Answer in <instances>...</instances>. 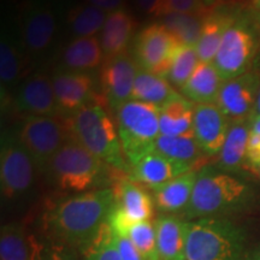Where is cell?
I'll return each instance as SVG.
<instances>
[{
    "mask_svg": "<svg viewBox=\"0 0 260 260\" xmlns=\"http://www.w3.org/2000/svg\"><path fill=\"white\" fill-rule=\"evenodd\" d=\"M126 236L132 240L144 260H159L154 222L146 220L135 223L130 226Z\"/></svg>",
    "mask_w": 260,
    "mask_h": 260,
    "instance_id": "836d02e7",
    "label": "cell"
},
{
    "mask_svg": "<svg viewBox=\"0 0 260 260\" xmlns=\"http://www.w3.org/2000/svg\"><path fill=\"white\" fill-rule=\"evenodd\" d=\"M247 168L258 172L260 168V134L252 132L249 134L248 145H247L246 154Z\"/></svg>",
    "mask_w": 260,
    "mask_h": 260,
    "instance_id": "8d00e7d4",
    "label": "cell"
},
{
    "mask_svg": "<svg viewBox=\"0 0 260 260\" xmlns=\"http://www.w3.org/2000/svg\"><path fill=\"white\" fill-rule=\"evenodd\" d=\"M115 204L111 187L74 194L47 213L46 225L53 241L80 252L107 222Z\"/></svg>",
    "mask_w": 260,
    "mask_h": 260,
    "instance_id": "6da1fadb",
    "label": "cell"
},
{
    "mask_svg": "<svg viewBox=\"0 0 260 260\" xmlns=\"http://www.w3.org/2000/svg\"><path fill=\"white\" fill-rule=\"evenodd\" d=\"M22 59L17 48L6 37L0 42V82L2 87L16 83L21 77Z\"/></svg>",
    "mask_w": 260,
    "mask_h": 260,
    "instance_id": "e575fe53",
    "label": "cell"
},
{
    "mask_svg": "<svg viewBox=\"0 0 260 260\" xmlns=\"http://www.w3.org/2000/svg\"><path fill=\"white\" fill-rule=\"evenodd\" d=\"M45 260H80L79 252L63 243L53 241Z\"/></svg>",
    "mask_w": 260,
    "mask_h": 260,
    "instance_id": "f35d334b",
    "label": "cell"
},
{
    "mask_svg": "<svg viewBox=\"0 0 260 260\" xmlns=\"http://www.w3.org/2000/svg\"><path fill=\"white\" fill-rule=\"evenodd\" d=\"M135 29L136 21L124 9L107 15L99 37L104 57L112 58L126 53Z\"/></svg>",
    "mask_w": 260,
    "mask_h": 260,
    "instance_id": "7402d4cb",
    "label": "cell"
},
{
    "mask_svg": "<svg viewBox=\"0 0 260 260\" xmlns=\"http://www.w3.org/2000/svg\"><path fill=\"white\" fill-rule=\"evenodd\" d=\"M79 254L83 260H122L117 249L115 234L107 222Z\"/></svg>",
    "mask_w": 260,
    "mask_h": 260,
    "instance_id": "1f68e13d",
    "label": "cell"
},
{
    "mask_svg": "<svg viewBox=\"0 0 260 260\" xmlns=\"http://www.w3.org/2000/svg\"><path fill=\"white\" fill-rule=\"evenodd\" d=\"M200 59L198 56L197 47L189 45H181L172 59L168 80L172 86L182 88L199 65Z\"/></svg>",
    "mask_w": 260,
    "mask_h": 260,
    "instance_id": "d6a6232c",
    "label": "cell"
},
{
    "mask_svg": "<svg viewBox=\"0 0 260 260\" xmlns=\"http://www.w3.org/2000/svg\"><path fill=\"white\" fill-rule=\"evenodd\" d=\"M67 125L71 139L110 168L130 175L132 167L123 152L117 126L102 105L94 103L80 110L69 117Z\"/></svg>",
    "mask_w": 260,
    "mask_h": 260,
    "instance_id": "5b68a950",
    "label": "cell"
},
{
    "mask_svg": "<svg viewBox=\"0 0 260 260\" xmlns=\"http://www.w3.org/2000/svg\"><path fill=\"white\" fill-rule=\"evenodd\" d=\"M258 174H259V176H260V168H259V170H258Z\"/></svg>",
    "mask_w": 260,
    "mask_h": 260,
    "instance_id": "bcb514c9",
    "label": "cell"
},
{
    "mask_svg": "<svg viewBox=\"0 0 260 260\" xmlns=\"http://www.w3.org/2000/svg\"><path fill=\"white\" fill-rule=\"evenodd\" d=\"M23 46L31 53H41L51 46L57 31V16L46 4H34L25 11L22 22Z\"/></svg>",
    "mask_w": 260,
    "mask_h": 260,
    "instance_id": "ac0fdd59",
    "label": "cell"
},
{
    "mask_svg": "<svg viewBox=\"0 0 260 260\" xmlns=\"http://www.w3.org/2000/svg\"><path fill=\"white\" fill-rule=\"evenodd\" d=\"M253 116H260V87H259L258 98H256V104H255L254 112H253ZM253 116H252V117H253ZM252 117H251V118H252Z\"/></svg>",
    "mask_w": 260,
    "mask_h": 260,
    "instance_id": "7bdbcfd3",
    "label": "cell"
},
{
    "mask_svg": "<svg viewBox=\"0 0 260 260\" xmlns=\"http://www.w3.org/2000/svg\"><path fill=\"white\" fill-rule=\"evenodd\" d=\"M115 204L107 223L119 235L128 234L135 223L152 220L155 213V204L147 188L133 181L128 175H121L112 183Z\"/></svg>",
    "mask_w": 260,
    "mask_h": 260,
    "instance_id": "ba28073f",
    "label": "cell"
},
{
    "mask_svg": "<svg viewBox=\"0 0 260 260\" xmlns=\"http://www.w3.org/2000/svg\"><path fill=\"white\" fill-rule=\"evenodd\" d=\"M154 151L172 160L187 162L197 168L198 162L204 157L194 135L167 136L159 135L154 144Z\"/></svg>",
    "mask_w": 260,
    "mask_h": 260,
    "instance_id": "83f0119b",
    "label": "cell"
},
{
    "mask_svg": "<svg viewBox=\"0 0 260 260\" xmlns=\"http://www.w3.org/2000/svg\"><path fill=\"white\" fill-rule=\"evenodd\" d=\"M46 172L58 189L73 194L107 188L117 177L125 175L110 168L73 139L51 159Z\"/></svg>",
    "mask_w": 260,
    "mask_h": 260,
    "instance_id": "277c9868",
    "label": "cell"
},
{
    "mask_svg": "<svg viewBox=\"0 0 260 260\" xmlns=\"http://www.w3.org/2000/svg\"><path fill=\"white\" fill-rule=\"evenodd\" d=\"M249 134H251L249 119L230 122L225 141L214 167L228 174H241L243 169L247 168L246 154Z\"/></svg>",
    "mask_w": 260,
    "mask_h": 260,
    "instance_id": "44dd1931",
    "label": "cell"
},
{
    "mask_svg": "<svg viewBox=\"0 0 260 260\" xmlns=\"http://www.w3.org/2000/svg\"><path fill=\"white\" fill-rule=\"evenodd\" d=\"M256 191L249 182L214 165L198 170L190 203L181 214L186 220L230 218L254 206Z\"/></svg>",
    "mask_w": 260,
    "mask_h": 260,
    "instance_id": "7a4b0ae2",
    "label": "cell"
},
{
    "mask_svg": "<svg viewBox=\"0 0 260 260\" xmlns=\"http://www.w3.org/2000/svg\"><path fill=\"white\" fill-rule=\"evenodd\" d=\"M154 225L159 260H186L189 220L176 214H159Z\"/></svg>",
    "mask_w": 260,
    "mask_h": 260,
    "instance_id": "d6986e66",
    "label": "cell"
},
{
    "mask_svg": "<svg viewBox=\"0 0 260 260\" xmlns=\"http://www.w3.org/2000/svg\"><path fill=\"white\" fill-rule=\"evenodd\" d=\"M201 2H203L204 4L207 6V8H210V9H211L214 4H216L217 0H201Z\"/></svg>",
    "mask_w": 260,
    "mask_h": 260,
    "instance_id": "ee69618b",
    "label": "cell"
},
{
    "mask_svg": "<svg viewBox=\"0 0 260 260\" xmlns=\"http://www.w3.org/2000/svg\"><path fill=\"white\" fill-rule=\"evenodd\" d=\"M159 111L160 107L133 99L115 111L117 132L130 167L154 149L160 135Z\"/></svg>",
    "mask_w": 260,
    "mask_h": 260,
    "instance_id": "8992f818",
    "label": "cell"
},
{
    "mask_svg": "<svg viewBox=\"0 0 260 260\" xmlns=\"http://www.w3.org/2000/svg\"><path fill=\"white\" fill-rule=\"evenodd\" d=\"M251 130L252 132L260 134V116H253L251 119Z\"/></svg>",
    "mask_w": 260,
    "mask_h": 260,
    "instance_id": "b9f144b4",
    "label": "cell"
},
{
    "mask_svg": "<svg viewBox=\"0 0 260 260\" xmlns=\"http://www.w3.org/2000/svg\"><path fill=\"white\" fill-rule=\"evenodd\" d=\"M60 113L70 117L95 103V82L92 75L82 71L61 70L52 77Z\"/></svg>",
    "mask_w": 260,
    "mask_h": 260,
    "instance_id": "5bb4252c",
    "label": "cell"
},
{
    "mask_svg": "<svg viewBox=\"0 0 260 260\" xmlns=\"http://www.w3.org/2000/svg\"><path fill=\"white\" fill-rule=\"evenodd\" d=\"M195 169L198 168L187 162L172 160L153 149L132 165L129 177L152 189Z\"/></svg>",
    "mask_w": 260,
    "mask_h": 260,
    "instance_id": "e0dca14e",
    "label": "cell"
},
{
    "mask_svg": "<svg viewBox=\"0 0 260 260\" xmlns=\"http://www.w3.org/2000/svg\"><path fill=\"white\" fill-rule=\"evenodd\" d=\"M104 52L99 38H76L69 42L61 56L65 70L88 73L104 63Z\"/></svg>",
    "mask_w": 260,
    "mask_h": 260,
    "instance_id": "cb8c5ba5",
    "label": "cell"
},
{
    "mask_svg": "<svg viewBox=\"0 0 260 260\" xmlns=\"http://www.w3.org/2000/svg\"><path fill=\"white\" fill-rule=\"evenodd\" d=\"M259 46L254 23L246 16H237L224 34L213 64L224 82L251 70Z\"/></svg>",
    "mask_w": 260,
    "mask_h": 260,
    "instance_id": "52a82bcc",
    "label": "cell"
},
{
    "mask_svg": "<svg viewBox=\"0 0 260 260\" xmlns=\"http://www.w3.org/2000/svg\"><path fill=\"white\" fill-rule=\"evenodd\" d=\"M160 18V23L180 41V44L197 46L203 30L204 18L178 12H170Z\"/></svg>",
    "mask_w": 260,
    "mask_h": 260,
    "instance_id": "4dcf8cb0",
    "label": "cell"
},
{
    "mask_svg": "<svg viewBox=\"0 0 260 260\" xmlns=\"http://www.w3.org/2000/svg\"><path fill=\"white\" fill-rule=\"evenodd\" d=\"M229 126V118L217 104H195L193 134L206 157H218Z\"/></svg>",
    "mask_w": 260,
    "mask_h": 260,
    "instance_id": "9a60e30c",
    "label": "cell"
},
{
    "mask_svg": "<svg viewBox=\"0 0 260 260\" xmlns=\"http://www.w3.org/2000/svg\"><path fill=\"white\" fill-rule=\"evenodd\" d=\"M113 234H115L117 249H118L122 260H144L138 251V248H136L128 236L119 235V234H116L115 232H113Z\"/></svg>",
    "mask_w": 260,
    "mask_h": 260,
    "instance_id": "74e56055",
    "label": "cell"
},
{
    "mask_svg": "<svg viewBox=\"0 0 260 260\" xmlns=\"http://www.w3.org/2000/svg\"><path fill=\"white\" fill-rule=\"evenodd\" d=\"M260 87V74L255 70L223 83L217 105L230 122L251 119Z\"/></svg>",
    "mask_w": 260,
    "mask_h": 260,
    "instance_id": "4fadbf2b",
    "label": "cell"
},
{
    "mask_svg": "<svg viewBox=\"0 0 260 260\" xmlns=\"http://www.w3.org/2000/svg\"><path fill=\"white\" fill-rule=\"evenodd\" d=\"M15 105L19 112L28 116L60 115L52 79L45 74H32L21 83L15 98Z\"/></svg>",
    "mask_w": 260,
    "mask_h": 260,
    "instance_id": "2e32d148",
    "label": "cell"
},
{
    "mask_svg": "<svg viewBox=\"0 0 260 260\" xmlns=\"http://www.w3.org/2000/svg\"><path fill=\"white\" fill-rule=\"evenodd\" d=\"M136 6L145 12L146 15L153 16V17H161L162 3L164 0H135Z\"/></svg>",
    "mask_w": 260,
    "mask_h": 260,
    "instance_id": "ab89813d",
    "label": "cell"
},
{
    "mask_svg": "<svg viewBox=\"0 0 260 260\" xmlns=\"http://www.w3.org/2000/svg\"><path fill=\"white\" fill-rule=\"evenodd\" d=\"M186 260H260V246L232 218L189 222Z\"/></svg>",
    "mask_w": 260,
    "mask_h": 260,
    "instance_id": "3957f363",
    "label": "cell"
},
{
    "mask_svg": "<svg viewBox=\"0 0 260 260\" xmlns=\"http://www.w3.org/2000/svg\"><path fill=\"white\" fill-rule=\"evenodd\" d=\"M19 141L34 159L39 172L46 171L48 162L71 139L67 123L57 117L27 116L18 134Z\"/></svg>",
    "mask_w": 260,
    "mask_h": 260,
    "instance_id": "30bf717a",
    "label": "cell"
},
{
    "mask_svg": "<svg viewBox=\"0 0 260 260\" xmlns=\"http://www.w3.org/2000/svg\"><path fill=\"white\" fill-rule=\"evenodd\" d=\"M125 2L126 0H86V3L96 6V8L103 10V11L107 12V14L122 10L124 8Z\"/></svg>",
    "mask_w": 260,
    "mask_h": 260,
    "instance_id": "60d3db41",
    "label": "cell"
},
{
    "mask_svg": "<svg viewBox=\"0 0 260 260\" xmlns=\"http://www.w3.org/2000/svg\"><path fill=\"white\" fill-rule=\"evenodd\" d=\"M236 15L226 11H211L204 18L203 30L197 44V52L200 61L212 63L222 44L228 28L233 24Z\"/></svg>",
    "mask_w": 260,
    "mask_h": 260,
    "instance_id": "484cf974",
    "label": "cell"
},
{
    "mask_svg": "<svg viewBox=\"0 0 260 260\" xmlns=\"http://www.w3.org/2000/svg\"><path fill=\"white\" fill-rule=\"evenodd\" d=\"M223 83L213 61H200L181 92L194 104H217Z\"/></svg>",
    "mask_w": 260,
    "mask_h": 260,
    "instance_id": "603a6c76",
    "label": "cell"
},
{
    "mask_svg": "<svg viewBox=\"0 0 260 260\" xmlns=\"http://www.w3.org/2000/svg\"><path fill=\"white\" fill-rule=\"evenodd\" d=\"M195 104L178 94L160 107L159 125L160 135L181 136L193 134V117Z\"/></svg>",
    "mask_w": 260,
    "mask_h": 260,
    "instance_id": "d4e9b609",
    "label": "cell"
},
{
    "mask_svg": "<svg viewBox=\"0 0 260 260\" xmlns=\"http://www.w3.org/2000/svg\"><path fill=\"white\" fill-rule=\"evenodd\" d=\"M198 170L195 169L187 174L181 175L174 180L155 188H152L155 209L160 214H182L190 203L193 195Z\"/></svg>",
    "mask_w": 260,
    "mask_h": 260,
    "instance_id": "ffe728a7",
    "label": "cell"
},
{
    "mask_svg": "<svg viewBox=\"0 0 260 260\" xmlns=\"http://www.w3.org/2000/svg\"><path fill=\"white\" fill-rule=\"evenodd\" d=\"M30 240L19 223H6L0 230V260H31Z\"/></svg>",
    "mask_w": 260,
    "mask_h": 260,
    "instance_id": "f546056e",
    "label": "cell"
},
{
    "mask_svg": "<svg viewBox=\"0 0 260 260\" xmlns=\"http://www.w3.org/2000/svg\"><path fill=\"white\" fill-rule=\"evenodd\" d=\"M39 169L18 138L3 139L0 152V189L8 201L23 199L34 187Z\"/></svg>",
    "mask_w": 260,
    "mask_h": 260,
    "instance_id": "9c48e42d",
    "label": "cell"
},
{
    "mask_svg": "<svg viewBox=\"0 0 260 260\" xmlns=\"http://www.w3.org/2000/svg\"><path fill=\"white\" fill-rule=\"evenodd\" d=\"M252 6L255 11L260 12V0H252Z\"/></svg>",
    "mask_w": 260,
    "mask_h": 260,
    "instance_id": "f6af8a7d",
    "label": "cell"
},
{
    "mask_svg": "<svg viewBox=\"0 0 260 260\" xmlns=\"http://www.w3.org/2000/svg\"><path fill=\"white\" fill-rule=\"evenodd\" d=\"M181 45L164 25L154 23L138 32L133 44V58L140 69L168 79L172 59Z\"/></svg>",
    "mask_w": 260,
    "mask_h": 260,
    "instance_id": "8fae6325",
    "label": "cell"
},
{
    "mask_svg": "<svg viewBox=\"0 0 260 260\" xmlns=\"http://www.w3.org/2000/svg\"><path fill=\"white\" fill-rule=\"evenodd\" d=\"M107 12L88 3L71 9L68 14V27L76 38L95 37L102 31L107 18Z\"/></svg>",
    "mask_w": 260,
    "mask_h": 260,
    "instance_id": "f1b7e54d",
    "label": "cell"
},
{
    "mask_svg": "<svg viewBox=\"0 0 260 260\" xmlns=\"http://www.w3.org/2000/svg\"><path fill=\"white\" fill-rule=\"evenodd\" d=\"M139 67L129 53L105 58L100 68V86L106 103L112 110L132 100Z\"/></svg>",
    "mask_w": 260,
    "mask_h": 260,
    "instance_id": "7c38bea8",
    "label": "cell"
},
{
    "mask_svg": "<svg viewBox=\"0 0 260 260\" xmlns=\"http://www.w3.org/2000/svg\"><path fill=\"white\" fill-rule=\"evenodd\" d=\"M177 95L178 93L168 79L139 68L133 88V100L161 107Z\"/></svg>",
    "mask_w": 260,
    "mask_h": 260,
    "instance_id": "4316f807",
    "label": "cell"
},
{
    "mask_svg": "<svg viewBox=\"0 0 260 260\" xmlns=\"http://www.w3.org/2000/svg\"><path fill=\"white\" fill-rule=\"evenodd\" d=\"M170 12L194 15L205 18L211 12V9L207 8L201 0H164L161 17Z\"/></svg>",
    "mask_w": 260,
    "mask_h": 260,
    "instance_id": "d590c367",
    "label": "cell"
}]
</instances>
